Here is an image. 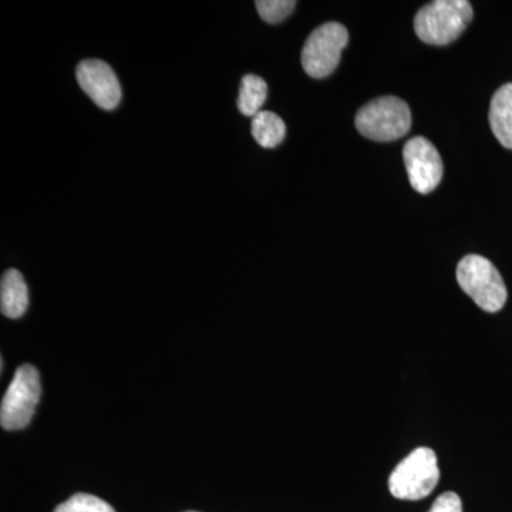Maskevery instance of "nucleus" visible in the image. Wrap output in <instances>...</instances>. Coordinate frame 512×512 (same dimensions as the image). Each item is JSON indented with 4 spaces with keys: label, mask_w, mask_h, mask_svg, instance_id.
Returning <instances> with one entry per match:
<instances>
[{
    "label": "nucleus",
    "mask_w": 512,
    "mask_h": 512,
    "mask_svg": "<svg viewBox=\"0 0 512 512\" xmlns=\"http://www.w3.org/2000/svg\"><path fill=\"white\" fill-rule=\"evenodd\" d=\"M473 18V6L467 0H436L417 12L414 30L424 43L446 46L463 35Z\"/></svg>",
    "instance_id": "obj_1"
},
{
    "label": "nucleus",
    "mask_w": 512,
    "mask_h": 512,
    "mask_svg": "<svg viewBox=\"0 0 512 512\" xmlns=\"http://www.w3.org/2000/svg\"><path fill=\"white\" fill-rule=\"evenodd\" d=\"M439 481L436 453L429 447H419L394 468L389 478V490L399 500H423L433 493Z\"/></svg>",
    "instance_id": "obj_2"
},
{
    "label": "nucleus",
    "mask_w": 512,
    "mask_h": 512,
    "mask_svg": "<svg viewBox=\"0 0 512 512\" xmlns=\"http://www.w3.org/2000/svg\"><path fill=\"white\" fill-rule=\"evenodd\" d=\"M460 288L485 312L495 313L507 302V286L493 262L480 255H467L457 266Z\"/></svg>",
    "instance_id": "obj_3"
},
{
    "label": "nucleus",
    "mask_w": 512,
    "mask_h": 512,
    "mask_svg": "<svg viewBox=\"0 0 512 512\" xmlns=\"http://www.w3.org/2000/svg\"><path fill=\"white\" fill-rule=\"evenodd\" d=\"M412 127V113L406 101L386 96L372 100L357 111L356 128L363 137L373 141L399 140Z\"/></svg>",
    "instance_id": "obj_4"
},
{
    "label": "nucleus",
    "mask_w": 512,
    "mask_h": 512,
    "mask_svg": "<svg viewBox=\"0 0 512 512\" xmlns=\"http://www.w3.org/2000/svg\"><path fill=\"white\" fill-rule=\"evenodd\" d=\"M40 393H42V387H40V377L36 367L20 366L0 406V424L3 429L9 431L25 429L35 414Z\"/></svg>",
    "instance_id": "obj_5"
},
{
    "label": "nucleus",
    "mask_w": 512,
    "mask_h": 512,
    "mask_svg": "<svg viewBox=\"0 0 512 512\" xmlns=\"http://www.w3.org/2000/svg\"><path fill=\"white\" fill-rule=\"evenodd\" d=\"M349 32L342 23L329 22L313 30L302 49V66L313 79H323L335 72Z\"/></svg>",
    "instance_id": "obj_6"
},
{
    "label": "nucleus",
    "mask_w": 512,
    "mask_h": 512,
    "mask_svg": "<svg viewBox=\"0 0 512 512\" xmlns=\"http://www.w3.org/2000/svg\"><path fill=\"white\" fill-rule=\"evenodd\" d=\"M403 158L414 191L426 195L439 187L443 178V160L427 138L414 137L407 141Z\"/></svg>",
    "instance_id": "obj_7"
},
{
    "label": "nucleus",
    "mask_w": 512,
    "mask_h": 512,
    "mask_svg": "<svg viewBox=\"0 0 512 512\" xmlns=\"http://www.w3.org/2000/svg\"><path fill=\"white\" fill-rule=\"evenodd\" d=\"M77 82L87 96L103 110H114L121 101L116 73L103 60H83L77 66Z\"/></svg>",
    "instance_id": "obj_8"
},
{
    "label": "nucleus",
    "mask_w": 512,
    "mask_h": 512,
    "mask_svg": "<svg viewBox=\"0 0 512 512\" xmlns=\"http://www.w3.org/2000/svg\"><path fill=\"white\" fill-rule=\"evenodd\" d=\"M29 306V291L25 278L18 269H9L0 282V309L9 319H19Z\"/></svg>",
    "instance_id": "obj_9"
},
{
    "label": "nucleus",
    "mask_w": 512,
    "mask_h": 512,
    "mask_svg": "<svg viewBox=\"0 0 512 512\" xmlns=\"http://www.w3.org/2000/svg\"><path fill=\"white\" fill-rule=\"evenodd\" d=\"M488 117L495 138L512 150V83L504 84L495 92Z\"/></svg>",
    "instance_id": "obj_10"
},
{
    "label": "nucleus",
    "mask_w": 512,
    "mask_h": 512,
    "mask_svg": "<svg viewBox=\"0 0 512 512\" xmlns=\"http://www.w3.org/2000/svg\"><path fill=\"white\" fill-rule=\"evenodd\" d=\"M252 136L264 148H274L285 140L284 120L272 111H259L252 120Z\"/></svg>",
    "instance_id": "obj_11"
},
{
    "label": "nucleus",
    "mask_w": 512,
    "mask_h": 512,
    "mask_svg": "<svg viewBox=\"0 0 512 512\" xmlns=\"http://www.w3.org/2000/svg\"><path fill=\"white\" fill-rule=\"evenodd\" d=\"M266 97H268V84L262 77L255 74H245L241 80L238 94V109L244 116L255 117L262 111Z\"/></svg>",
    "instance_id": "obj_12"
},
{
    "label": "nucleus",
    "mask_w": 512,
    "mask_h": 512,
    "mask_svg": "<svg viewBox=\"0 0 512 512\" xmlns=\"http://www.w3.org/2000/svg\"><path fill=\"white\" fill-rule=\"evenodd\" d=\"M55 512H116L109 503L92 494H74L56 508Z\"/></svg>",
    "instance_id": "obj_13"
},
{
    "label": "nucleus",
    "mask_w": 512,
    "mask_h": 512,
    "mask_svg": "<svg viewBox=\"0 0 512 512\" xmlns=\"http://www.w3.org/2000/svg\"><path fill=\"white\" fill-rule=\"evenodd\" d=\"M255 6L259 16L265 22L275 25V23L282 22L291 15L296 2L295 0H258Z\"/></svg>",
    "instance_id": "obj_14"
},
{
    "label": "nucleus",
    "mask_w": 512,
    "mask_h": 512,
    "mask_svg": "<svg viewBox=\"0 0 512 512\" xmlns=\"http://www.w3.org/2000/svg\"><path fill=\"white\" fill-rule=\"evenodd\" d=\"M429 512H463V503L456 493L448 491L434 501Z\"/></svg>",
    "instance_id": "obj_15"
},
{
    "label": "nucleus",
    "mask_w": 512,
    "mask_h": 512,
    "mask_svg": "<svg viewBox=\"0 0 512 512\" xmlns=\"http://www.w3.org/2000/svg\"><path fill=\"white\" fill-rule=\"evenodd\" d=\"M185 512H198V511H185Z\"/></svg>",
    "instance_id": "obj_16"
}]
</instances>
